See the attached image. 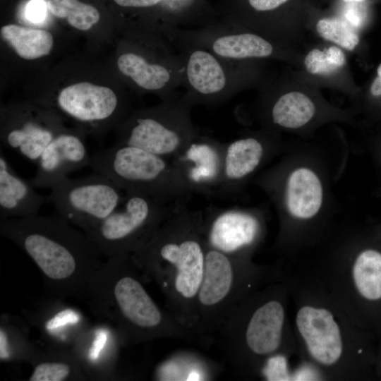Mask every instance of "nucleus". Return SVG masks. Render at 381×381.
I'll list each match as a JSON object with an SVG mask.
<instances>
[{
	"label": "nucleus",
	"instance_id": "obj_17",
	"mask_svg": "<svg viewBox=\"0 0 381 381\" xmlns=\"http://www.w3.org/2000/svg\"><path fill=\"white\" fill-rule=\"evenodd\" d=\"M59 132L54 126L30 117L8 126L2 141L25 159L37 163L44 148Z\"/></svg>",
	"mask_w": 381,
	"mask_h": 381
},
{
	"label": "nucleus",
	"instance_id": "obj_35",
	"mask_svg": "<svg viewBox=\"0 0 381 381\" xmlns=\"http://www.w3.org/2000/svg\"><path fill=\"white\" fill-rule=\"evenodd\" d=\"M117 4L126 7H147L158 4L160 0H114Z\"/></svg>",
	"mask_w": 381,
	"mask_h": 381
},
{
	"label": "nucleus",
	"instance_id": "obj_9",
	"mask_svg": "<svg viewBox=\"0 0 381 381\" xmlns=\"http://www.w3.org/2000/svg\"><path fill=\"white\" fill-rule=\"evenodd\" d=\"M91 156L83 138L75 133L59 132L48 144L37 162L34 187L52 188L70 172L89 166Z\"/></svg>",
	"mask_w": 381,
	"mask_h": 381
},
{
	"label": "nucleus",
	"instance_id": "obj_31",
	"mask_svg": "<svg viewBox=\"0 0 381 381\" xmlns=\"http://www.w3.org/2000/svg\"><path fill=\"white\" fill-rule=\"evenodd\" d=\"M80 320L78 313L71 309L58 312L45 323V328L50 334L56 335L59 330L61 332L69 327V325L75 324Z\"/></svg>",
	"mask_w": 381,
	"mask_h": 381
},
{
	"label": "nucleus",
	"instance_id": "obj_1",
	"mask_svg": "<svg viewBox=\"0 0 381 381\" xmlns=\"http://www.w3.org/2000/svg\"><path fill=\"white\" fill-rule=\"evenodd\" d=\"M176 203L150 241L131 258L165 295L171 313L194 331L195 301L203 276L206 243L203 213Z\"/></svg>",
	"mask_w": 381,
	"mask_h": 381
},
{
	"label": "nucleus",
	"instance_id": "obj_7",
	"mask_svg": "<svg viewBox=\"0 0 381 381\" xmlns=\"http://www.w3.org/2000/svg\"><path fill=\"white\" fill-rule=\"evenodd\" d=\"M236 257L206 245L204 272L195 301L197 334L219 329L231 313L236 282Z\"/></svg>",
	"mask_w": 381,
	"mask_h": 381
},
{
	"label": "nucleus",
	"instance_id": "obj_32",
	"mask_svg": "<svg viewBox=\"0 0 381 381\" xmlns=\"http://www.w3.org/2000/svg\"><path fill=\"white\" fill-rule=\"evenodd\" d=\"M47 4L43 0H31L27 4L26 18L33 22H42L46 16Z\"/></svg>",
	"mask_w": 381,
	"mask_h": 381
},
{
	"label": "nucleus",
	"instance_id": "obj_27",
	"mask_svg": "<svg viewBox=\"0 0 381 381\" xmlns=\"http://www.w3.org/2000/svg\"><path fill=\"white\" fill-rule=\"evenodd\" d=\"M47 6L52 14L66 18L69 25L80 30L90 29L99 20L95 7L78 0H48Z\"/></svg>",
	"mask_w": 381,
	"mask_h": 381
},
{
	"label": "nucleus",
	"instance_id": "obj_30",
	"mask_svg": "<svg viewBox=\"0 0 381 381\" xmlns=\"http://www.w3.org/2000/svg\"><path fill=\"white\" fill-rule=\"evenodd\" d=\"M332 10L358 29L363 25L367 18L368 4L333 5Z\"/></svg>",
	"mask_w": 381,
	"mask_h": 381
},
{
	"label": "nucleus",
	"instance_id": "obj_23",
	"mask_svg": "<svg viewBox=\"0 0 381 381\" xmlns=\"http://www.w3.org/2000/svg\"><path fill=\"white\" fill-rule=\"evenodd\" d=\"M214 52L231 59L265 58L274 52L272 44L253 33H241L221 37L213 44Z\"/></svg>",
	"mask_w": 381,
	"mask_h": 381
},
{
	"label": "nucleus",
	"instance_id": "obj_21",
	"mask_svg": "<svg viewBox=\"0 0 381 381\" xmlns=\"http://www.w3.org/2000/svg\"><path fill=\"white\" fill-rule=\"evenodd\" d=\"M1 35L18 56L35 59L49 54L53 46L52 34L44 30L10 24L1 28Z\"/></svg>",
	"mask_w": 381,
	"mask_h": 381
},
{
	"label": "nucleus",
	"instance_id": "obj_3",
	"mask_svg": "<svg viewBox=\"0 0 381 381\" xmlns=\"http://www.w3.org/2000/svg\"><path fill=\"white\" fill-rule=\"evenodd\" d=\"M139 270L130 254L108 258L93 274L85 291L95 310L113 322L127 343L197 335L171 313L159 307L144 286Z\"/></svg>",
	"mask_w": 381,
	"mask_h": 381
},
{
	"label": "nucleus",
	"instance_id": "obj_37",
	"mask_svg": "<svg viewBox=\"0 0 381 381\" xmlns=\"http://www.w3.org/2000/svg\"><path fill=\"white\" fill-rule=\"evenodd\" d=\"M368 0H332L333 5L368 4Z\"/></svg>",
	"mask_w": 381,
	"mask_h": 381
},
{
	"label": "nucleus",
	"instance_id": "obj_5",
	"mask_svg": "<svg viewBox=\"0 0 381 381\" xmlns=\"http://www.w3.org/2000/svg\"><path fill=\"white\" fill-rule=\"evenodd\" d=\"M176 203L164 204L143 194L125 193L117 208L85 234L102 256L131 255L150 241Z\"/></svg>",
	"mask_w": 381,
	"mask_h": 381
},
{
	"label": "nucleus",
	"instance_id": "obj_18",
	"mask_svg": "<svg viewBox=\"0 0 381 381\" xmlns=\"http://www.w3.org/2000/svg\"><path fill=\"white\" fill-rule=\"evenodd\" d=\"M322 188L318 176L310 169L299 168L289 176L286 190L288 211L294 217L309 219L319 211Z\"/></svg>",
	"mask_w": 381,
	"mask_h": 381
},
{
	"label": "nucleus",
	"instance_id": "obj_14",
	"mask_svg": "<svg viewBox=\"0 0 381 381\" xmlns=\"http://www.w3.org/2000/svg\"><path fill=\"white\" fill-rule=\"evenodd\" d=\"M47 198L36 192L33 185L18 176L0 152L1 220L38 214Z\"/></svg>",
	"mask_w": 381,
	"mask_h": 381
},
{
	"label": "nucleus",
	"instance_id": "obj_36",
	"mask_svg": "<svg viewBox=\"0 0 381 381\" xmlns=\"http://www.w3.org/2000/svg\"><path fill=\"white\" fill-rule=\"evenodd\" d=\"M370 93L375 97L381 96V63L377 68V76L371 84Z\"/></svg>",
	"mask_w": 381,
	"mask_h": 381
},
{
	"label": "nucleus",
	"instance_id": "obj_10",
	"mask_svg": "<svg viewBox=\"0 0 381 381\" xmlns=\"http://www.w3.org/2000/svg\"><path fill=\"white\" fill-rule=\"evenodd\" d=\"M58 107L71 118L87 124L111 119L118 108V99L109 87L78 83L63 89L57 97Z\"/></svg>",
	"mask_w": 381,
	"mask_h": 381
},
{
	"label": "nucleus",
	"instance_id": "obj_15",
	"mask_svg": "<svg viewBox=\"0 0 381 381\" xmlns=\"http://www.w3.org/2000/svg\"><path fill=\"white\" fill-rule=\"evenodd\" d=\"M264 154L263 145L253 137L240 138L224 145L222 177L217 190L222 195H231L239 183L259 167Z\"/></svg>",
	"mask_w": 381,
	"mask_h": 381
},
{
	"label": "nucleus",
	"instance_id": "obj_19",
	"mask_svg": "<svg viewBox=\"0 0 381 381\" xmlns=\"http://www.w3.org/2000/svg\"><path fill=\"white\" fill-rule=\"evenodd\" d=\"M316 107L306 92L292 90L282 95L272 109L274 124L286 128H298L308 123L314 116Z\"/></svg>",
	"mask_w": 381,
	"mask_h": 381
},
{
	"label": "nucleus",
	"instance_id": "obj_11",
	"mask_svg": "<svg viewBox=\"0 0 381 381\" xmlns=\"http://www.w3.org/2000/svg\"><path fill=\"white\" fill-rule=\"evenodd\" d=\"M296 325L310 353L317 361L329 365L339 358L342 351L341 334L329 311L304 306L297 313Z\"/></svg>",
	"mask_w": 381,
	"mask_h": 381
},
{
	"label": "nucleus",
	"instance_id": "obj_8",
	"mask_svg": "<svg viewBox=\"0 0 381 381\" xmlns=\"http://www.w3.org/2000/svg\"><path fill=\"white\" fill-rule=\"evenodd\" d=\"M258 219L238 208L210 207L203 213V234L207 246L237 257L257 239Z\"/></svg>",
	"mask_w": 381,
	"mask_h": 381
},
{
	"label": "nucleus",
	"instance_id": "obj_13",
	"mask_svg": "<svg viewBox=\"0 0 381 381\" xmlns=\"http://www.w3.org/2000/svg\"><path fill=\"white\" fill-rule=\"evenodd\" d=\"M224 146L191 141L171 161L201 194L211 195L221 181Z\"/></svg>",
	"mask_w": 381,
	"mask_h": 381
},
{
	"label": "nucleus",
	"instance_id": "obj_12",
	"mask_svg": "<svg viewBox=\"0 0 381 381\" xmlns=\"http://www.w3.org/2000/svg\"><path fill=\"white\" fill-rule=\"evenodd\" d=\"M192 141L190 135L152 116H140L124 132L119 144L139 147L171 160Z\"/></svg>",
	"mask_w": 381,
	"mask_h": 381
},
{
	"label": "nucleus",
	"instance_id": "obj_34",
	"mask_svg": "<svg viewBox=\"0 0 381 381\" xmlns=\"http://www.w3.org/2000/svg\"><path fill=\"white\" fill-rule=\"evenodd\" d=\"M12 345L10 343L8 335L2 327L0 329V358L1 361L8 360L11 357Z\"/></svg>",
	"mask_w": 381,
	"mask_h": 381
},
{
	"label": "nucleus",
	"instance_id": "obj_26",
	"mask_svg": "<svg viewBox=\"0 0 381 381\" xmlns=\"http://www.w3.org/2000/svg\"><path fill=\"white\" fill-rule=\"evenodd\" d=\"M306 72L312 76H334L345 68L346 56L344 49L332 44L326 47L311 49L303 58Z\"/></svg>",
	"mask_w": 381,
	"mask_h": 381
},
{
	"label": "nucleus",
	"instance_id": "obj_6",
	"mask_svg": "<svg viewBox=\"0 0 381 381\" xmlns=\"http://www.w3.org/2000/svg\"><path fill=\"white\" fill-rule=\"evenodd\" d=\"M124 193L109 179L95 173L81 179L67 177L50 188L46 198L58 214L85 232L111 214Z\"/></svg>",
	"mask_w": 381,
	"mask_h": 381
},
{
	"label": "nucleus",
	"instance_id": "obj_33",
	"mask_svg": "<svg viewBox=\"0 0 381 381\" xmlns=\"http://www.w3.org/2000/svg\"><path fill=\"white\" fill-rule=\"evenodd\" d=\"M107 334L103 330H98L89 349L87 358L90 361H97L107 341Z\"/></svg>",
	"mask_w": 381,
	"mask_h": 381
},
{
	"label": "nucleus",
	"instance_id": "obj_22",
	"mask_svg": "<svg viewBox=\"0 0 381 381\" xmlns=\"http://www.w3.org/2000/svg\"><path fill=\"white\" fill-rule=\"evenodd\" d=\"M187 75L190 84L198 92L210 95L220 92L225 86L224 71L208 52L195 51L190 56L187 66Z\"/></svg>",
	"mask_w": 381,
	"mask_h": 381
},
{
	"label": "nucleus",
	"instance_id": "obj_28",
	"mask_svg": "<svg viewBox=\"0 0 381 381\" xmlns=\"http://www.w3.org/2000/svg\"><path fill=\"white\" fill-rule=\"evenodd\" d=\"M247 2L258 13L284 11L293 22L306 19L310 5L308 0H247Z\"/></svg>",
	"mask_w": 381,
	"mask_h": 381
},
{
	"label": "nucleus",
	"instance_id": "obj_20",
	"mask_svg": "<svg viewBox=\"0 0 381 381\" xmlns=\"http://www.w3.org/2000/svg\"><path fill=\"white\" fill-rule=\"evenodd\" d=\"M307 16L315 19V30L322 39L349 52L359 44L357 29L333 10L325 13L310 4Z\"/></svg>",
	"mask_w": 381,
	"mask_h": 381
},
{
	"label": "nucleus",
	"instance_id": "obj_2",
	"mask_svg": "<svg viewBox=\"0 0 381 381\" xmlns=\"http://www.w3.org/2000/svg\"><path fill=\"white\" fill-rule=\"evenodd\" d=\"M1 234L17 244L58 295L85 294L102 255L85 232L59 214L1 220Z\"/></svg>",
	"mask_w": 381,
	"mask_h": 381
},
{
	"label": "nucleus",
	"instance_id": "obj_4",
	"mask_svg": "<svg viewBox=\"0 0 381 381\" xmlns=\"http://www.w3.org/2000/svg\"><path fill=\"white\" fill-rule=\"evenodd\" d=\"M89 166L124 193L143 194L164 204L201 194L171 160L134 146L118 143L99 151L91 156Z\"/></svg>",
	"mask_w": 381,
	"mask_h": 381
},
{
	"label": "nucleus",
	"instance_id": "obj_16",
	"mask_svg": "<svg viewBox=\"0 0 381 381\" xmlns=\"http://www.w3.org/2000/svg\"><path fill=\"white\" fill-rule=\"evenodd\" d=\"M284 311L277 301H270L258 308L251 315L245 331L247 347L254 354L267 356L280 345Z\"/></svg>",
	"mask_w": 381,
	"mask_h": 381
},
{
	"label": "nucleus",
	"instance_id": "obj_24",
	"mask_svg": "<svg viewBox=\"0 0 381 381\" xmlns=\"http://www.w3.org/2000/svg\"><path fill=\"white\" fill-rule=\"evenodd\" d=\"M117 64L122 73L146 90H159L170 80V73L164 67L148 64L144 58L135 54L120 56Z\"/></svg>",
	"mask_w": 381,
	"mask_h": 381
},
{
	"label": "nucleus",
	"instance_id": "obj_25",
	"mask_svg": "<svg viewBox=\"0 0 381 381\" xmlns=\"http://www.w3.org/2000/svg\"><path fill=\"white\" fill-rule=\"evenodd\" d=\"M354 283L361 295L370 301L381 298V253L367 249L357 257L353 270Z\"/></svg>",
	"mask_w": 381,
	"mask_h": 381
},
{
	"label": "nucleus",
	"instance_id": "obj_29",
	"mask_svg": "<svg viewBox=\"0 0 381 381\" xmlns=\"http://www.w3.org/2000/svg\"><path fill=\"white\" fill-rule=\"evenodd\" d=\"M76 367L71 361H45L38 363L29 378L30 381H64L72 378Z\"/></svg>",
	"mask_w": 381,
	"mask_h": 381
}]
</instances>
